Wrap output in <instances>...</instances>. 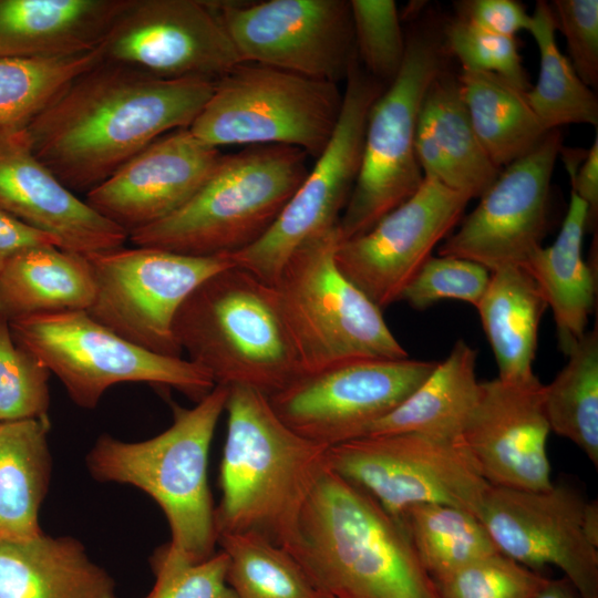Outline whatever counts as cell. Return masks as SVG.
Masks as SVG:
<instances>
[{
	"instance_id": "obj_25",
	"label": "cell",
	"mask_w": 598,
	"mask_h": 598,
	"mask_svg": "<svg viewBox=\"0 0 598 598\" xmlns=\"http://www.w3.org/2000/svg\"><path fill=\"white\" fill-rule=\"evenodd\" d=\"M0 598H116L112 577L72 537L0 538Z\"/></svg>"
},
{
	"instance_id": "obj_18",
	"label": "cell",
	"mask_w": 598,
	"mask_h": 598,
	"mask_svg": "<svg viewBox=\"0 0 598 598\" xmlns=\"http://www.w3.org/2000/svg\"><path fill=\"white\" fill-rule=\"evenodd\" d=\"M471 199L424 177L419 189L362 235L339 241L342 275L383 310L461 221Z\"/></svg>"
},
{
	"instance_id": "obj_47",
	"label": "cell",
	"mask_w": 598,
	"mask_h": 598,
	"mask_svg": "<svg viewBox=\"0 0 598 598\" xmlns=\"http://www.w3.org/2000/svg\"><path fill=\"white\" fill-rule=\"evenodd\" d=\"M582 530L587 540L598 548V504L586 502L582 512Z\"/></svg>"
},
{
	"instance_id": "obj_37",
	"label": "cell",
	"mask_w": 598,
	"mask_h": 598,
	"mask_svg": "<svg viewBox=\"0 0 598 598\" xmlns=\"http://www.w3.org/2000/svg\"><path fill=\"white\" fill-rule=\"evenodd\" d=\"M51 372L19 344L0 317V422L45 419L50 408Z\"/></svg>"
},
{
	"instance_id": "obj_9",
	"label": "cell",
	"mask_w": 598,
	"mask_h": 598,
	"mask_svg": "<svg viewBox=\"0 0 598 598\" xmlns=\"http://www.w3.org/2000/svg\"><path fill=\"white\" fill-rule=\"evenodd\" d=\"M14 340L59 378L72 401L93 409L123 382L176 389L196 403L215 383L203 368L181 357L145 350L96 322L86 311L37 315L9 321Z\"/></svg>"
},
{
	"instance_id": "obj_19",
	"label": "cell",
	"mask_w": 598,
	"mask_h": 598,
	"mask_svg": "<svg viewBox=\"0 0 598 598\" xmlns=\"http://www.w3.org/2000/svg\"><path fill=\"white\" fill-rule=\"evenodd\" d=\"M586 502L567 483L538 492L489 486L478 519L503 555L534 570L556 566L580 598H598V548L582 530Z\"/></svg>"
},
{
	"instance_id": "obj_22",
	"label": "cell",
	"mask_w": 598,
	"mask_h": 598,
	"mask_svg": "<svg viewBox=\"0 0 598 598\" xmlns=\"http://www.w3.org/2000/svg\"><path fill=\"white\" fill-rule=\"evenodd\" d=\"M0 210L90 255L123 247L127 234L66 188L34 155L23 128H0Z\"/></svg>"
},
{
	"instance_id": "obj_16",
	"label": "cell",
	"mask_w": 598,
	"mask_h": 598,
	"mask_svg": "<svg viewBox=\"0 0 598 598\" xmlns=\"http://www.w3.org/2000/svg\"><path fill=\"white\" fill-rule=\"evenodd\" d=\"M99 48L104 61L169 80L217 81L243 62L214 1L126 0Z\"/></svg>"
},
{
	"instance_id": "obj_28",
	"label": "cell",
	"mask_w": 598,
	"mask_h": 598,
	"mask_svg": "<svg viewBox=\"0 0 598 598\" xmlns=\"http://www.w3.org/2000/svg\"><path fill=\"white\" fill-rule=\"evenodd\" d=\"M476 355L468 343L463 339L457 340L430 377L399 406L371 424L361 436L420 433L462 440L478 394Z\"/></svg>"
},
{
	"instance_id": "obj_41",
	"label": "cell",
	"mask_w": 598,
	"mask_h": 598,
	"mask_svg": "<svg viewBox=\"0 0 598 598\" xmlns=\"http://www.w3.org/2000/svg\"><path fill=\"white\" fill-rule=\"evenodd\" d=\"M227 566L223 550L192 563L167 544L152 557L155 582L145 598H236L227 584Z\"/></svg>"
},
{
	"instance_id": "obj_5",
	"label": "cell",
	"mask_w": 598,
	"mask_h": 598,
	"mask_svg": "<svg viewBox=\"0 0 598 598\" xmlns=\"http://www.w3.org/2000/svg\"><path fill=\"white\" fill-rule=\"evenodd\" d=\"M228 388H215L195 406L173 405V423L158 435L124 442L101 435L86 457L101 482L131 484L162 508L171 528L169 547L192 563L215 554V507L207 480L208 455Z\"/></svg>"
},
{
	"instance_id": "obj_30",
	"label": "cell",
	"mask_w": 598,
	"mask_h": 598,
	"mask_svg": "<svg viewBox=\"0 0 598 598\" xmlns=\"http://www.w3.org/2000/svg\"><path fill=\"white\" fill-rule=\"evenodd\" d=\"M50 420L0 422V538L41 533L39 511L48 492Z\"/></svg>"
},
{
	"instance_id": "obj_33",
	"label": "cell",
	"mask_w": 598,
	"mask_h": 598,
	"mask_svg": "<svg viewBox=\"0 0 598 598\" xmlns=\"http://www.w3.org/2000/svg\"><path fill=\"white\" fill-rule=\"evenodd\" d=\"M398 518L434 581L476 559L499 553L483 523L466 511L422 503L409 506Z\"/></svg>"
},
{
	"instance_id": "obj_11",
	"label": "cell",
	"mask_w": 598,
	"mask_h": 598,
	"mask_svg": "<svg viewBox=\"0 0 598 598\" xmlns=\"http://www.w3.org/2000/svg\"><path fill=\"white\" fill-rule=\"evenodd\" d=\"M85 257L95 288L90 317L145 350L175 358L182 353L173 333L179 307L207 278L234 266L229 256L197 257L138 246Z\"/></svg>"
},
{
	"instance_id": "obj_27",
	"label": "cell",
	"mask_w": 598,
	"mask_h": 598,
	"mask_svg": "<svg viewBox=\"0 0 598 598\" xmlns=\"http://www.w3.org/2000/svg\"><path fill=\"white\" fill-rule=\"evenodd\" d=\"M94 280L84 255L55 246L17 254L0 272V317L20 318L64 311H86Z\"/></svg>"
},
{
	"instance_id": "obj_17",
	"label": "cell",
	"mask_w": 598,
	"mask_h": 598,
	"mask_svg": "<svg viewBox=\"0 0 598 598\" xmlns=\"http://www.w3.org/2000/svg\"><path fill=\"white\" fill-rule=\"evenodd\" d=\"M561 148L560 131L551 130L504 167L460 228L440 244L439 256L467 259L491 272L523 267L546 234L551 177Z\"/></svg>"
},
{
	"instance_id": "obj_36",
	"label": "cell",
	"mask_w": 598,
	"mask_h": 598,
	"mask_svg": "<svg viewBox=\"0 0 598 598\" xmlns=\"http://www.w3.org/2000/svg\"><path fill=\"white\" fill-rule=\"evenodd\" d=\"M103 61L92 51L33 58H0V128H23L73 80Z\"/></svg>"
},
{
	"instance_id": "obj_35",
	"label": "cell",
	"mask_w": 598,
	"mask_h": 598,
	"mask_svg": "<svg viewBox=\"0 0 598 598\" xmlns=\"http://www.w3.org/2000/svg\"><path fill=\"white\" fill-rule=\"evenodd\" d=\"M217 544L227 555V584L236 598H331L285 548L256 533H226Z\"/></svg>"
},
{
	"instance_id": "obj_23",
	"label": "cell",
	"mask_w": 598,
	"mask_h": 598,
	"mask_svg": "<svg viewBox=\"0 0 598 598\" xmlns=\"http://www.w3.org/2000/svg\"><path fill=\"white\" fill-rule=\"evenodd\" d=\"M415 155L424 177L470 199L480 198L502 171L488 158L473 130L457 76L443 69L421 104Z\"/></svg>"
},
{
	"instance_id": "obj_26",
	"label": "cell",
	"mask_w": 598,
	"mask_h": 598,
	"mask_svg": "<svg viewBox=\"0 0 598 598\" xmlns=\"http://www.w3.org/2000/svg\"><path fill=\"white\" fill-rule=\"evenodd\" d=\"M587 221V205L571 190L556 239L536 249L523 265L551 308L558 346L566 355L586 333L596 300V274L582 258Z\"/></svg>"
},
{
	"instance_id": "obj_10",
	"label": "cell",
	"mask_w": 598,
	"mask_h": 598,
	"mask_svg": "<svg viewBox=\"0 0 598 598\" xmlns=\"http://www.w3.org/2000/svg\"><path fill=\"white\" fill-rule=\"evenodd\" d=\"M441 58L434 40L412 37L401 70L371 105L359 173L338 224L340 241L368 231L423 183L415 133L425 92L443 69Z\"/></svg>"
},
{
	"instance_id": "obj_34",
	"label": "cell",
	"mask_w": 598,
	"mask_h": 598,
	"mask_svg": "<svg viewBox=\"0 0 598 598\" xmlns=\"http://www.w3.org/2000/svg\"><path fill=\"white\" fill-rule=\"evenodd\" d=\"M566 365L544 386L550 431L576 444L598 467V330L586 331Z\"/></svg>"
},
{
	"instance_id": "obj_42",
	"label": "cell",
	"mask_w": 598,
	"mask_h": 598,
	"mask_svg": "<svg viewBox=\"0 0 598 598\" xmlns=\"http://www.w3.org/2000/svg\"><path fill=\"white\" fill-rule=\"evenodd\" d=\"M445 39L462 69L497 74L524 91L532 87L516 38L488 32L457 18L447 24Z\"/></svg>"
},
{
	"instance_id": "obj_15",
	"label": "cell",
	"mask_w": 598,
	"mask_h": 598,
	"mask_svg": "<svg viewBox=\"0 0 598 598\" xmlns=\"http://www.w3.org/2000/svg\"><path fill=\"white\" fill-rule=\"evenodd\" d=\"M437 361L363 359L302 375L268 396L291 430L328 446L360 437L399 406L434 371Z\"/></svg>"
},
{
	"instance_id": "obj_38",
	"label": "cell",
	"mask_w": 598,
	"mask_h": 598,
	"mask_svg": "<svg viewBox=\"0 0 598 598\" xmlns=\"http://www.w3.org/2000/svg\"><path fill=\"white\" fill-rule=\"evenodd\" d=\"M357 58L380 83L390 84L404 61L400 14L393 0H350Z\"/></svg>"
},
{
	"instance_id": "obj_45",
	"label": "cell",
	"mask_w": 598,
	"mask_h": 598,
	"mask_svg": "<svg viewBox=\"0 0 598 598\" xmlns=\"http://www.w3.org/2000/svg\"><path fill=\"white\" fill-rule=\"evenodd\" d=\"M37 246L58 247V243L0 210V272L17 254Z\"/></svg>"
},
{
	"instance_id": "obj_31",
	"label": "cell",
	"mask_w": 598,
	"mask_h": 598,
	"mask_svg": "<svg viewBox=\"0 0 598 598\" xmlns=\"http://www.w3.org/2000/svg\"><path fill=\"white\" fill-rule=\"evenodd\" d=\"M456 76L473 130L497 168L526 155L549 132L532 109L527 91L489 72L462 69Z\"/></svg>"
},
{
	"instance_id": "obj_46",
	"label": "cell",
	"mask_w": 598,
	"mask_h": 598,
	"mask_svg": "<svg viewBox=\"0 0 598 598\" xmlns=\"http://www.w3.org/2000/svg\"><path fill=\"white\" fill-rule=\"evenodd\" d=\"M571 182V190L587 205V227L596 225L598 216V134L596 133L590 148L586 152L581 165H567Z\"/></svg>"
},
{
	"instance_id": "obj_6",
	"label": "cell",
	"mask_w": 598,
	"mask_h": 598,
	"mask_svg": "<svg viewBox=\"0 0 598 598\" xmlns=\"http://www.w3.org/2000/svg\"><path fill=\"white\" fill-rule=\"evenodd\" d=\"M308 155L286 145H251L221 155L197 192L165 218L128 234L138 247L230 256L259 240L306 178Z\"/></svg>"
},
{
	"instance_id": "obj_43",
	"label": "cell",
	"mask_w": 598,
	"mask_h": 598,
	"mask_svg": "<svg viewBox=\"0 0 598 598\" xmlns=\"http://www.w3.org/2000/svg\"><path fill=\"white\" fill-rule=\"evenodd\" d=\"M556 31L564 35L569 61L591 90L598 86V1L554 0L549 3Z\"/></svg>"
},
{
	"instance_id": "obj_7",
	"label": "cell",
	"mask_w": 598,
	"mask_h": 598,
	"mask_svg": "<svg viewBox=\"0 0 598 598\" xmlns=\"http://www.w3.org/2000/svg\"><path fill=\"white\" fill-rule=\"evenodd\" d=\"M338 226L302 244L271 285L305 374L363 359H404L382 310L336 265Z\"/></svg>"
},
{
	"instance_id": "obj_14",
	"label": "cell",
	"mask_w": 598,
	"mask_h": 598,
	"mask_svg": "<svg viewBox=\"0 0 598 598\" xmlns=\"http://www.w3.org/2000/svg\"><path fill=\"white\" fill-rule=\"evenodd\" d=\"M214 3L243 62L338 84L357 59L348 0Z\"/></svg>"
},
{
	"instance_id": "obj_40",
	"label": "cell",
	"mask_w": 598,
	"mask_h": 598,
	"mask_svg": "<svg viewBox=\"0 0 598 598\" xmlns=\"http://www.w3.org/2000/svg\"><path fill=\"white\" fill-rule=\"evenodd\" d=\"M489 278L491 271L474 261L431 256L405 287L400 300L416 310L427 309L446 299L464 301L476 308Z\"/></svg>"
},
{
	"instance_id": "obj_39",
	"label": "cell",
	"mask_w": 598,
	"mask_h": 598,
	"mask_svg": "<svg viewBox=\"0 0 598 598\" xmlns=\"http://www.w3.org/2000/svg\"><path fill=\"white\" fill-rule=\"evenodd\" d=\"M550 579L496 553L435 580L441 598H537Z\"/></svg>"
},
{
	"instance_id": "obj_12",
	"label": "cell",
	"mask_w": 598,
	"mask_h": 598,
	"mask_svg": "<svg viewBox=\"0 0 598 598\" xmlns=\"http://www.w3.org/2000/svg\"><path fill=\"white\" fill-rule=\"evenodd\" d=\"M330 470L399 517L409 506L436 503L478 517L489 484L463 440L420 433L361 436L329 446Z\"/></svg>"
},
{
	"instance_id": "obj_2",
	"label": "cell",
	"mask_w": 598,
	"mask_h": 598,
	"mask_svg": "<svg viewBox=\"0 0 598 598\" xmlns=\"http://www.w3.org/2000/svg\"><path fill=\"white\" fill-rule=\"evenodd\" d=\"M225 411L217 537L256 533L292 553L305 505L328 467L329 446L291 430L255 389L228 386Z\"/></svg>"
},
{
	"instance_id": "obj_8",
	"label": "cell",
	"mask_w": 598,
	"mask_h": 598,
	"mask_svg": "<svg viewBox=\"0 0 598 598\" xmlns=\"http://www.w3.org/2000/svg\"><path fill=\"white\" fill-rule=\"evenodd\" d=\"M338 84L272 66L240 62L219 78L188 127L200 142L286 145L319 157L339 121Z\"/></svg>"
},
{
	"instance_id": "obj_48",
	"label": "cell",
	"mask_w": 598,
	"mask_h": 598,
	"mask_svg": "<svg viewBox=\"0 0 598 598\" xmlns=\"http://www.w3.org/2000/svg\"><path fill=\"white\" fill-rule=\"evenodd\" d=\"M537 598H580L567 578L549 580Z\"/></svg>"
},
{
	"instance_id": "obj_3",
	"label": "cell",
	"mask_w": 598,
	"mask_h": 598,
	"mask_svg": "<svg viewBox=\"0 0 598 598\" xmlns=\"http://www.w3.org/2000/svg\"><path fill=\"white\" fill-rule=\"evenodd\" d=\"M290 554L331 598H441L401 520L329 466Z\"/></svg>"
},
{
	"instance_id": "obj_4",
	"label": "cell",
	"mask_w": 598,
	"mask_h": 598,
	"mask_svg": "<svg viewBox=\"0 0 598 598\" xmlns=\"http://www.w3.org/2000/svg\"><path fill=\"white\" fill-rule=\"evenodd\" d=\"M173 333L216 385L267 396L305 375L275 288L237 266L220 270L179 307Z\"/></svg>"
},
{
	"instance_id": "obj_29",
	"label": "cell",
	"mask_w": 598,
	"mask_h": 598,
	"mask_svg": "<svg viewBox=\"0 0 598 598\" xmlns=\"http://www.w3.org/2000/svg\"><path fill=\"white\" fill-rule=\"evenodd\" d=\"M547 305L533 278L518 266L491 272L476 309L493 350L498 379L526 383L533 371L540 319Z\"/></svg>"
},
{
	"instance_id": "obj_24",
	"label": "cell",
	"mask_w": 598,
	"mask_h": 598,
	"mask_svg": "<svg viewBox=\"0 0 598 598\" xmlns=\"http://www.w3.org/2000/svg\"><path fill=\"white\" fill-rule=\"evenodd\" d=\"M126 0H0V58L61 56L99 48Z\"/></svg>"
},
{
	"instance_id": "obj_44",
	"label": "cell",
	"mask_w": 598,
	"mask_h": 598,
	"mask_svg": "<svg viewBox=\"0 0 598 598\" xmlns=\"http://www.w3.org/2000/svg\"><path fill=\"white\" fill-rule=\"evenodd\" d=\"M456 8L458 19L499 35L516 38L530 25V14L515 0H465Z\"/></svg>"
},
{
	"instance_id": "obj_21",
	"label": "cell",
	"mask_w": 598,
	"mask_h": 598,
	"mask_svg": "<svg viewBox=\"0 0 598 598\" xmlns=\"http://www.w3.org/2000/svg\"><path fill=\"white\" fill-rule=\"evenodd\" d=\"M221 154L188 127L148 144L90 190L86 204L128 236L184 205L203 185Z\"/></svg>"
},
{
	"instance_id": "obj_32",
	"label": "cell",
	"mask_w": 598,
	"mask_h": 598,
	"mask_svg": "<svg viewBox=\"0 0 598 598\" xmlns=\"http://www.w3.org/2000/svg\"><path fill=\"white\" fill-rule=\"evenodd\" d=\"M528 32L538 48L539 73L536 84L527 91V99L545 130H559L566 124L597 127V96L558 49L549 2H536Z\"/></svg>"
},
{
	"instance_id": "obj_20",
	"label": "cell",
	"mask_w": 598,
	"mask_h": 598,
	"mask_svg": "<svg viewBox=\"0 0 598 598\" xmlns=\"http://www.w3.org/2000/svg\"><path fill=\"white\" fill-rule=\"evenodd\" d=\"M544 386L538 379L480 382L462 440L491 486L534 492L553 486Z\"/></svg>"
},
{
	"instance_id": "obj_13",
	"label": "cell",
	"mask_w": 598,
	"mask_h": 598,
	"mask_svg": "<svg viewBox=\"0 0 598 598\" xmlns=\"http://www.w3.org/2000/svg\"><path fill=\"white\" fill-rule=\"evenodd\" d=\"M384 89L357 58L349 69L339 121L327 147L268 231L229 256L235 266L272 285L302 244L338 226L359 173L370 107Z\"/></svg>"
},
{
	"instance_id": "obj_1",
	"label": "cell",
	"mask_w": 598,
	"mask_h": 598,
	"mask_svg": "<svg viewBox=\"0 0 598 598\" xmlns=\"http://www.w3.org/2000/svg\"><path fill=\"white\" fill-rule=\"evenodd\" d=\"M215 82L162 79L103 60L24 131L34 155L58 179L86 195L156 138L189 127Z\"/></svg>"
}]
</instances>
